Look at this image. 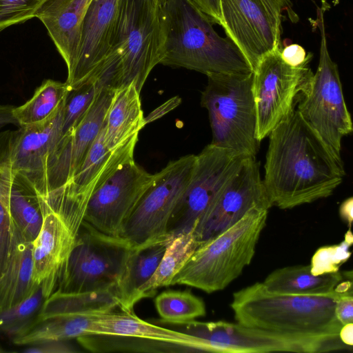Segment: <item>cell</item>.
Listing matches in <instances>:
<instances>
[{
	"label": "cell",
	"mask_w": 353,
	"mask_h": 353,
	"mask_svg": "<svg viewBox=\"0 0 353 353\" xmlns=\"http://www.w3.org/2000/svg\"><path fill=\"white\" fill-rule=\"evenodd\" d=\"M201 105L209 115L212 133L210 144L236 155L255 157L256 115L252 92L253 72L207 75Z\"/></svg>",
	"instance_id": "cell-6"
},
{
	"label": "cell",
	"mask_w": 353,
	"mask_h": 353,
	"mask_svg": "<svg viewBox=\"0 0 353 353\" xmlns=\"http://www.w3.org/2000/svg\"><path fill=\"white\" fill-rule=\"evenodd\" d=\"M154 305L161 323L180 325L205 315L203 301L189 291L166 290L156 296Z\"/></svg>",
	"instance_id": "cell-32"
},
{
	"label": "cell",
	"mask_w": 353,
	"mask_h": 353,
	"mask_svg": "<svg viewBox=\"0 0 353 353\" xmlns=\"http://www.w3.org/2000/svg\"><path fill=\"white\" fill-rule=\"evenodd\" d=\"M161 64L206 75L253 72L233 41L221 37L214 22L188 0H168L161 8Z\"/></svg>",
	"instance_id": "cell-4"
},
{
	"label": "cell",
	"mask_w": 353,
	"mask_h": 353,
	"mask_svg": "<svg viewBox=\"0 0 353 353\" xmlns=\"http://www.w3.org/2000/svg\"><path fill=\"white\" fill-rule=\"evenodd\" d=\"M248 157L209 144L196 155L192 177L168 223L172 237L194 229L226 183Z\"/></svg>",
	"instance_id": "cell-13"
},
{
	"label": "cell",
	"mask_w": 353,
	"mask_h": 353,
	"mask_svg": "<svg viewBox=\"0 0 353 353\" xmlns=\"http://www.w3.org/2000/svg\"><path fill=\"white\" fill-rule=\"evenodd\" d=\"M268 210L254 208L214 238L198 245L171 285H186L207 293L223 290L252 260Z\"/></svg>",
	"instance_id": "cell-5"
},
{
	"label": "cell",
	"mask_w": 353,
	"mask_h": 353,
	"mask_svg": "<svg viewBox=\"0 0 353 353\" xmlns=\"http://www.w3.org/2000/svg\"><path fill=\"white\" fill-rule=\"evenodd\" d=\"M33 265L32 242L26 239L17 228L13 248L0 279V312L19 304L39 288L33 280Z\"/></svg>",
	"instance_id": "cell-25"
},
{
	"label": "cell",
	"mask_w": 353,
	"mask_h": 353,
	"mask_svg": "<svg viewBox=\"0 0 353 353\" xmlns=\"http://www.w3.org/2000/svg\"><path fill=\"white\" fill-rule=\"evenodd\" d=\"M97 314H69L34 322L25 331L12 338L17 345H32L50 341H70L96 334L94 321Z\"/></svg>",
	"instance_id": "cell-27"
},
{
	"label": "cell",
	"mask_w": 353,
	"mask_h": 353,
	"mask_svg": "<svg viewBox=\"0 0 353 353\" xmlns=\"http://www.w3.org/2000/svg\"><path fill=\"white\" fill-rule=\"evenodd\" d=\"M263 183L272 205L290 209L326 198L345 172L297 110L270 133Z\"/></svg>",
	"instance_id": "cell-1"
},
{
	"label": "cell",
	"mask_w": 353,
	"mask_h": 353,
	"mask_svg": "<svg viewBox=\"0 0 353 353\" xmlns=\"http://www.w3.org/2000/svg\"><path fill=\"white\" fill-rule=\"evenodd\" d=\"M119 307L116 285L86 292L54 290L45 299L35 321L69 314H99Z\"/></svg>",
	"instance_id": "cell-28"
},
{
	"label": "cell",
	"mask_w": 353,
	"mask_h": 353,
	"mask_svg": "<svg viewBox=\"0 0 353 353\" xmlns=\"http://www.w3.org/2000/svg\"><path fill=\"white\" fill-rule=\"evenodd\" d=\"M176 325L177 331L199 339L203 352L314 353L330 352L333 346L332 338L314 339L283 334L239 323L193 320Z\"/></svg>",
	"instance_id": "cell-12"
},
{
	"label": "cell",
	"mask_w": 353,
	"mask_h": 353,
	"mask_svg": "<svg viewBox=\"0 0 353 353\" xmlns=\"http://www.w3.org/2000/svg\"><path fill=\"white\" fill-rule=\"evenodd\" d=\"M101 88L92 77L68 87L63 107L62 136L72 130L85 116Z\"/></svg>",
	"instance_id": "cell-33"
},
{
	"label": "cell",
	"mask_w": 353,
	"mask_h": 353,
	"mask_svg": "<svg viewBox=\"0 0 353 353\" xmlns=\"http://www.w3.org/2000/svg\"><path fill=\"white\" fill-rule=\"evenodd\" d=\"M163 42L161 8L154 0H119L108 52L88 77L113 90L132 83L141 92L152 69L161 64Z\"/></svg>",
	"instance_id": "cell-3"
},
{
	"label": "cell",
	"mask_w": 353,
	"mask_h": 353,
	"mask_svg": "<svg viewBox=\"0 0 353 353\" xmlns=\"http://www.w3.org/2000/svg\"><path fill=\"white\" fill-rule=\"evenodd\" d=\"M77 340L85 349L98 352H193L191 348L181 344L132 336L90 334Z\"/></svg>",
	"instance_id": "cell-31"
},
{
	"label": "cell",
	"mask_w": 353,
	"mask_h": 353,
	"mask_svg": "<svg viewBox=\"0 0 353 353\" xmlns=\"http://www.w3.org/2000/svg\"><path fill=\"white\" fill-rule=\"evenodd\" d=\"M324 11L317 8L321 33L320 56L308 92L299 101L297 111L322 140L330 153L341 163V141L353 130L346 105L337 65L328 52Z\"/></svg>",
	"instance_id": "cell-8"
},
{
	"label": "cell",
	"mask_w": 353,
	"mask_h": 353,
	"mask_svg": "<svg viewBox=\"0 0 353 353\" xmlns=\"http://www.w3.org/2000/svg\"><path fill=\"white\" fill-rule=\"evenodd\" d=\"M281 46L260 60L253 72L252 92L256 115V138L261 141L294 109L311 85V59L293 67L281 57Z\"/></svg>",
	"instance_id": "cell-10"
},
{
	"label": "cell",
	"mask_w": 353,
	"mask_h": 353,
	"mask_svg": "<svg viewBox=\"0 0 353 353\" xmlns=\"http://www.w3.org/2000/svg\"><path fill=\"white\" fill-rule=\"evenodd\" d=\"M159 6L162 8L168 0H154Z\"/></svg>",
	"instance_id": "cell-47"
},
{
	"label": "cell",
	"mask_w": 353,
	"mask_h": 353,
	"mask_svg": "<svg viewBox=\"0 0 353 353\" xmlns=\"http://www.w3.org/2000/svg\"><path fill=\"white\" fill-rule=\"evenodd\" d=\"M347 272L313 274L310 265L288 266L272 272L263 284L270 292L297 295H321L332 292Z\"/></svg>",
	"instance_id": "cell-26"
},
{
	"label": "cell",
	"mask_w": 353,
	"mask_h": 353,
	"mask_svg": "<svg viewBox=\"0 0 353 353\" xmlns=\"http://www.w3.org/2000/svg\"><path fill=\"white\" fill-rule=\"evenodd\" d=\"M268 11L281 23L282 12L290 8L289 0H260Z\"/></svg>",
	"instance_id": "cell-42"
},
{
	"label": "cell",
	"mask_w": 353,
	"mask_h": 353,
	"mask_svg": "<svg viewBox=\"0 0 353 353\" xmlns=\"http://www.w3.org/2000/svg\"><path fill=\"white\" fill-rule=\"evenodd\" d=\"M199 245L194 230L171 237L154 273L138 291L137 303L143 299L153 297L159 288L171 285L174 276Z\"/></svg>",
	"instance_id": "cell-29"
},
{
	"label": "cell",
	"mask_w": 353,
	"mask_h": 353,
	"mask_svg": "<svg viewBox=\"0 0 353 353\" xmlns=\"http://www.w3.org/2000/svg\"><path fill=\"white\" fill-rule=\"evenodd\" d=\"M352 323L343 325L340 332L339 337L341 340L346 345L352 347Z\"/></svg>",
	"instance_id": "cell-46"
},
{
	"label": "cell",
	"mask_w": 353,
	"mask_h": 353,
	"mask_svg": "<svg viewBox=\"0 0 353 353\" xmlns=\"http://www.w3.org/2000/svg\"><path fill=\"white\" fill-rule=\"evenodd\" d=\"M63 107L46 121L12 130L10 157L14 174L36 195L45 161L62 137Z\"/></svg>",
	"instance_id": "cell-18"
},
{
	"label": "cell",
	"mask_w": 353,
	"mask_h": 353,
	"mask_svg": "<svg viewBox=\"0 0 353 353\" xmlns=\"http://www.w3.org/2000/svg\"><path fill=\"white\" fill-rule=\"evenodd\" d=\"M196 155L188 154L172 161L160 172L146 190L123 225L119 236L131 247H140L167 234L169 219L194 170Z\"/></svg>",
	"instance_id": "cell-11"
},
{
	"label": "cell",
	"mask_w": 353,
	"mask_h": 353,
	"mask_svg": "<svg viewBox=\"0 0 353 353\" xmlns=\"http://www.w3.org/2000/svg\"><path fill=\"white\" fill-rule=\"evenodd\" d=\"M1 347H0V352H1Z\"/></svg>",
	"instance_id": "cell-48"
},
{
	"label": "cell",
	"mask_w": 353,
	"mask_h": 353,
	"mask_svg": "<svg viewBox=\"0 0 353 353\" xmlns=\"http://www.w3.org/2000/svg\"><path fill=\"white\" fill-rule=\"evenodd\" d=\"M272 207L255 157L245 159L194 229L199 244L232 227L254 208Z\"/></svg>",
	"instance_id": "cell-15"
},
{
	"label": "cell",
	"mask_w": 353,
	"mask_h": 353,
	"mask_svg": "<svg viewBox=\"0 0 353 353\" xmlns=\"http://www.w3.org/2000/svg\"><path fill=\"white\" fill-rule=\"evenodd\" d=\"M45 299L39 285L28 298L0 312V332L11 338L22 333L34 322Z\"/></svg>",
	"instance_id": "cell-34"
},
{
	"label": "cell",
	"mask_w": 353,
	"mask_h": 353,
	"mask_svg": "<svg viewBox=\"0 0 353 353\" xmlns=\"http://www.w3.org/2000/svg\"><path fill=\"white\" fill-rule=\"evenodd\" d=\"M42 225L32 241L33 280L47 299L56 290L61 269L72 251L90 199L63 185L37 196Z\"/></svg>",
	"instance_id": "cell-7"
},
{
	"label": "cell",
	"mask_w": 353,
	"mask_h": 353,
	"mask_svg": "<svg viewBox=\"0 0 353 353\" xmlns=\"http://www.w3.org/2000/svg\"><path fill=\"white\" fill-rule=\"evenodd\" d=\"M345 282L321 295L279 294L256 283L235 292L230 305L237 323L247 327L305 338L339 336L343 325L335 308Z\"/></svg>",
	"instance_id": "cell-2"
},
{
	"label": "cell",
	"mask_w": 353,
	"mask_h": 353,
	"mask_svg": "<svg viewBox=\"0 0 353 353\" xmlns=\"http://www.w3.org/2000/svg\"><path fill=\"white\" fill-rule=\"evenodd\" d=\"M48 0H0V31L35 17Z\"/></svg>",
	"instance_id": "cell-37"
},
{
	"label": "cell",
	"mask_w": 353,
	"mask_h": 353,
	"mask_svg": "<svg viewBox=\"0 0 353 353\" xmlns=\"http://www.w3.org/2000/svg\"><path fill=\"white\" fill-rule=\"evenodd\" d=\"M222 28L252 72L269 52L281 46V26L260 0H219Z\"/></svg>",
	"instance_id": "cell-17"
},
{
	"label": "cell",
	"mask_w": 353,
	"mask_h": 353,
	"mask_svg": "<svg viewBox=\"0 0 353 353\" xmlns=\"http://www.w3.org/2000/svg\"><path fill=\"white\" fill-rule=\"evenodd\" d=\"M96 334L138 337L171 342L191 348L194 352H203L201 341L177 330L160 327L139 318L134 312L99 313L94 321Z\"/></svg>",
	"instance_id": "cell-24"
},
{
	"label": "cell",
	"mask_w": 353,
	"mask_h": 353,
	"mask_svg": "<svg viewBox=\"0 0 353 353\" xmlns=\"http://www.w3.org/2000/svg\"><path fill=\"white\" fill-rule=\"evenodd\" d=\"M140 93L132 83L114 90L104 121L105 140L110 149L138 139L146 125Z\"/></svg>",
	"instance_id": "cell-22"
},
{
	"label": "cell",
	"mask_w": 353,
	"mask_h": 353,
	"mask_svg": "<svg viewBox=\"0 0 353 353\" xmlns=\"http://www.w3.org/2000/svg\"><path fill=\"white\" fill-rule=\"evenodd\" d=\"M181 103V99L178 97L170 99L163 104L155 109L147 117L145 118V123H148L157 118H159L167 112H169Z\"/></svg>",
	"instance_id": "cell-43"
},
{
	"label": "cell",
	"mask_w": 353,
	"mask_h": 353,
	"mask_svg": "<svg viewBox=\"0 0 353 353\" xmlns=\"http://www.w3.org/2000/svg\"><path fill=\"white\" fill-rule=\"evenodd\" d=\"M353 199L350 197L345 200L341 205L339 213L341 217L345 221L349 227H351L352 222Z\"/></svg>",
	"instance_id": "cell-45"
},
{
	"label": "cell",
	"mask_w": 353,
	"mask_h": 353,
	"mask_svg": "<svg viewBox=\"0 0 353 353\" xmlns=\"http://www.w3.org/2000/svg\"><path fill=\"white\" fill-rule=\"evenodd\" d=\"M352 279H347L345 286L339 296L335 313L337 319L345 325L353 323V290Z\"/></svg>",
	"instance_id": "cell-38"
},
{
	"label": "cell",
	"mask_w": 353,
	"mask_h": 353,
	"mask_svg": "<svg viewBox=\"0 0 353 353\" xmlns=\"http://www.w3.org/2000/svg\"><path fill=\"white\" fill-rule=\"evenodd\" d=\"M352 243V235L349 230L341 244L319 249L312 259L311 272L317 275L339 271V266L350 256L348 249Z\"/></svg>",
	"instance_id": "cell-35"
},
{
	"label": "cell",
	"mask_w": 353,
	"mask_h": 353,
	"mask_svg": "<svg viewBox=\"0 0 353 353\" xmlns=\"http://www.w3.org/2000/svg\"><path fill=\"white\" fill-rule=\"evenodd\" d=\"M137 141L138 139H133L114 150L110 149L105 140L103 123L82 164L65 184L74 192L90 199L119 167L134 159Z\"/></svg>",
	"instance_id": "cell-21"
},
{
	"label": "cell",
	"mask_w": 353,
	"mask_h": 353,
	"mask_svg": "<svg viewBox=\"0 0 353 353\" xmlns=\"http://www.w3.org/2000/svg\"><path fill=\"white\" fill-rule=\"evenodd\" d=\"M14 107L10 104H0V130L10 125L18 126L12 113Z\"/></svg>",
	"instance_id": "cell-44"
},
{
	"label": "cell",
	"mask_w": 353,
	"mask_h": 353,
	"mask_svg": "<svg viewBox=\"0 0 353 353\" xmlns=\"http://www.w3.org/2000/svg\"><path fill=\"white\" fill-rule=\"evenodd\" d=\"M26 353H74L78 352L69 341H50L29 345Z\"/></svg>",
	"instance_id": "cell-39"
},
{
	"label": "cell",
	"mask_w": 353,
	"mask_h": 353,
	"mask_svg": "<svg viewBox=\"0 0 353 353\" xmlns=\"http://www.w3.org/2000/svg\"><path fill=\"white\" fill-rule=\"evenodd\" d=\"M68 89L65 82L43 81L30 99L14 107L12 113L18 127L39 123L53 117L63 104Z\"/></svg>",
	"instance_id": "cell-30"
},
{
	"label": "cell",
	"mask_w": 353,
	"mask_h": 353,
	"mask_svg": "<svg viewBox=\"0 0 353 353\" xmlns=\"http://www.w3.org/2000/svg\"><path fill=\"white\" fill-rule=\"evenodd\" d=\"M114 91L101 88L85 116L72 130L61 137L45 161L37 196L63 185L79 168L101 130Z\"/></svg>",
	"instance_id": "cell-16"
},
{
	"label": "cell",
	"mask_w": 353,
	"mask_h": 353,
	"mask_svg": "<svg viewBox=\"0 0 353 353\" xmlns=\"http://www.w3.org/2000/svg\"><path fill=\"white\" fill-rule=\"evenodd\" d=\"M131 248L121 237L103 233L83 220L55 290L86 292L116 285Z\"/></svg>",
	"instance_id": "cell-9"
},
{
	"label": "cell",
	"mask_w": 353,
	"mask_h": 353,
	"mask_svg": "<svg viewBox=\"0 0 353 353\" xmlns=\"http://www.w3.org/2000/svg\"><path fill=\"white\" fill-rule=\"evenodd\" d=\"M119 0H92L85 14L77 52L66 84L85 80L105 58L117 17Z\"/></svg>",
	"instance_id": "cell-19"
},
{
	"label": "cell",
	"mask_w": 353,
	"mask_h": 353,
	"mask_svg": "<svg viewBox=\"0 0 353 353\" xmlns=\"http://www.w3.org/2000/svg\"><path fill=\"white\" fill-rule=\"evenodd\" d=\"M92 0H48L37 11L68 71L74 62L83 21Z\"/></svg>",
	"instance_id": "cell-20"
},
{
	"label": "cell",
	"mask_w": 353,
	"mask_h": 353,
	"mask_svg": "<svg viewBox=\"0 0 353 353\" xmlns=\"http://www.w3.org/2000/svg\"><path fill=\"white\" fill-rule=\"evenodd\" d=\"M17 230L0 173V279L13 248Z\"/></svg>",
	"instance_id": "cell-36"
},
{
	"label": "cell",
	"mask_w": 353,
	"mask_h": 353,
	"mask_svg": "<svg viewBox=\"0 0 353 353\" xmlns=\"http://www.w3.org/2000/svg\"><path fill=\"white\" fill-rule=\"evenodd\" d=\"M154 174H150L130 159L109 176L92 194L84 221L106 234L119 236Z\"/></svg>",
	"instance_id": "cell-14"
},
{
	"label": "cell",
	"mask_w": 353,
	"mask_h": 353,
	"mask_svg": "<svg viewBox=\"0 0 353 353\" xmlns=\"http://www.w3.org/2000/svg\"><path fill=\"white\" fill-rule=\"evenodd\" d=\"M281 57L289 65L297 67L312 59V53L306 54L305 49L299 44L293 43L282 48Z\"/></svg>",
	"instance_id": "cell-40"
},
{
	"label": "cell",
	"mask_w": 353,
	"mask_h": 353,
	"mask_svg": "<svg viewBox=\"0 0 353 353\" xmlns=\"http://www.w3.org/2000/svg\"><path fill=\"white\" fill-rule=\"evenodd\" d=\"M199 10L206 14L215 24L221 26L219 0H188Z\"/></svg>",
	"instance_id": "cell-41"
},
{
	"label": "cell",
	"mask_w": 353,
	"mask_h": 353,
	"mask_svg": "<svg viewBox=\"0 0 353 353\" xmlns=\"http://www.w3.org/2000/svg\"><path fill=\"white\" fill-rule=\"evenodd\" d=\"M170 239L167 237L130 248L116 285L119 307L121 311L133 312L138 291L154 273Z\"/></svg>",
	"instance_id": "cell-23"
}]
</instances>
